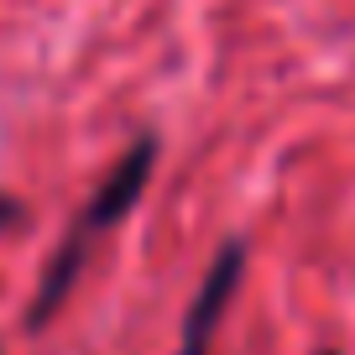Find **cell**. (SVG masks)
<instances>
[{
  "instance_id": "277c9868",
  "label": "cell",
  "mask_w": 355,
  "mask_h": 355,
  "mask_svg": "<svg viewBox=\"0 0 355 355\" xmlns=\"http://www.w3.org/2000/svg\"><path fill=\"white\" fill-rule=\"evenodd\" d=\"M319 355H340V350H319Z\"/></svg>"
},
{
  "instance_id": "3957f363",
  "label": "cell",
  "mask_w": 355,
  "mask_h": 355,
  "mask_svg": "<svg viewBox=\"0 0 355 355\" xmlns=\"http://www.w3.org/2000/svg\"><path fill=\"white\" fill-rule=\"evenodd\" d=\"M16 220H21V204L0 193V230H6V225H16Z\"/></svg>"
},
{
  "instance_id": "6da1fadb",
  "label": "cell",
  "mask_w": 355,
  "mask_h": 355,
  "mask_svg": "<svg viewBox=\"0 0 355 355\" xmlns=\"http://www.w3.org/2000/svg\"><path fill=\"white\" fill-rule=\"evenodd\" d=\"M152 167H157V136H136L131 152H125L121 162L110 167V178L100 183V193L89 199V209L78 214V225L63 235V245L53 251V261H47L42 282H37L32 313H26V324H32V329L53 324V313L63 309V298L73 293V282H78V266H84L89 245H94L105 230H110V225H121L125 214L141 204L146 183H152Z\"/></svg>"
},
{
  "instance_id": "7a4b0ae2",
  "label": "cell",
  "mask_w": 355,
  "mask_h": 355,
  "mask_svg": "<svg viewBox=\"0 0 355 355\" xmlns=\"http://www.w3.org/2000/svg\"><path fill=\"white\" fill-rule=\"evenodd\" d=\"M241 266H245V245L241 241H225L220 256H214V266L204 272L199 293H193L189 313H183V334H178V355H204L214 340V329H220L225 309H230L235 288H241Z\"/></svg>"
}]
</instances>
